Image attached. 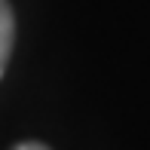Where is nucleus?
<instances>
[{
  "label": "nucleus",
  "instance_id": "obj_1",
  "mask_svg": "<svg viewBox=\"0 0 150 150\" xmlns=\"http://www.w3.org/2000/svg\"><path fill=\"white\" fill-rule=\"evenodd\" d=\"M12 40H16V18H12L9 3L0 0V77H3V71H6V61H9Z\"/></svg>",
  "mask_w": 150,
  "mask_h": 150
},
{
  "label": "nucleus",
  "instance_id": "obj_2",
  "mask_svg": "<svg viewBox=\"0 0 150 150\" xmlns=\"http://www.w3.org/2000/svg\"><path fill=\"white\" fill-rule=\"evenodd\" d=\"M16 150H49V147H43V144H34V141H31V144H18Z\"/></svg>",
  "mask_w": 150,
  "mask_h": 150
}]
</instances>
